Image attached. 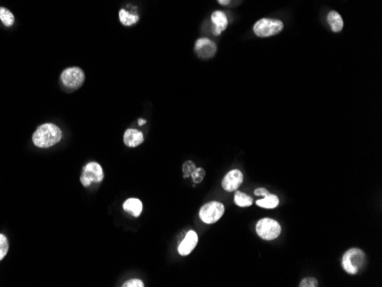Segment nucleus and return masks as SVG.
<instances>
[{
  "label": "nucleus",
  "mask_w": 382,
  "mask_h": 287,
  "mask_svg": "<svg viewBox=\"0 0 382 287\" xmlns=\"http://www.w3.org/2000/svg\"><path fill=\"white\" fill-rule=\"evenodd\" d=\"M62 140V130L54 124H44L36 129L32 135V142L37 148H51Z\"/></svg>",
  "instance_id": "obj_1"
},
{
  "label": "nucleus",
  "mask_w": 382,
  "mask_h": 287,
  "mask_svg": "<svg viewBox=\"0 0 382 287\" xmlns=\"http://www.w3.org/2000/svg\"><path fill=\"white\" fill-rule=\"evenodd\" d=\"M366 262V255L360 248H350L343 254L342 268L349 274H357Z\"/></svg>",
  "instance_id": "obj_2"
},
{
  "label": "nucleus",
  "mask_w": 382,
  "mask_h": 287,
  "mask_svg": "<svg viewBox=\"0 0 382 287\" xmlns=\"http://www.w3.org/2000/svg\"><path fill=\"white\" fill-rule=\"evenodd\" d=\"M284 29V23L277 19H261L254 24L253 31L260 38L275 36Z\"/></svg>",
  "instance_id": "obj_3"
},
{
  "label": "nucleus",
  "mask_w": 382,
  "mask_h": 287,
  "mask_svg": "<svg viewBox=\"0 0 382 287\" xmlns=\"http://www.w3.org/2000/svg\"><path fill=\"white\" fill-rule=\"evenodd\" d=\"M256 231L258 236L264 240H274L279 237L282 232V227L276 220L273 219H261L258 221L256 225Z\"/></svg>",
  "instance_id": "obj_4"
},
{
  "label": "nucleus",
  "mask_w": 382,
  "mask_h": 287,
  "mask_svg": "<svg viewBox=\"0 0 382 287\" xmlns=\"http://www.w3.org/2000/svg\"><path fill=\"white\" fill-rule=\"evenodd\" d=\"M61 81L69 91H76V89L83 86L85 81V73L78 67L68 68L61 73Z\"/></svg>",
  "instance_id": "obj_5"
},
{
  "label": "nucleus",
  "mask_w": 382,
  "mask_h": 287,
  "mask_svg": "<svg viewBox=\"0 0 382 287\" xmlns=\"http://www.w3.org/2000/svg\"><path fill=\"white\" fill-rule=\"evenodd\" d=\"M224 213L223 204L219 202H209L203 205L199 210V217L204 223L213 224L222 217Z\"/></svg>",
  "instance_id": "obj_6"
},
{
  "label": "nucleus",
  "mask_w": 382,
  "mask_h": 287,
  "mask_svg": "<svg viewBox=\"0 0 382 287\" xmlns=\"http://www.w3.org/2000/svg\"><path fill=\"white\" fill-rule=\"evenodd\" d=\"M104 174L103 168L98 163L90 162L84 167L80 176V182L85 188L89 187L92 183H101L103 181Z\"/></svg>",
  "instance_id": "obj_7"
},
{
  "label": "nucleus",
  "mask_w": 382,
  "mask_h": 287,
  "mask_svg": "<svg viewBox=\"0 0 382 287\" xmlns=\"http://www.w3.org/2000/svg\"><path fill=\"white\" fill-rule=\"evenodd\" d=\"M195 52L200 59H211L216 53V45L208 38H199L195 44Z\"/></svg>",
  "instance_id": "obj_8"
},
{
  "label": "nucleus",
  "mask_w": 382,
  "mask_h": 287,
  "mask_svg": "<svg viewBox=\"0 0 382 287\" xmlns=\"http://www.w3.org/2000/svg\"><path fill=\"white\" fill-rule=\"evenodd\" d=\"M244 176L239 170H232L225 174L222 180V188L228 192H233L238 190L240 184L243 183Z\"/></svg>",
  "instance_id": "obj_9"
},
{
  "label": "nucleus",
  "mask_w": 382,
  "mask_h": 287,
  "mask_svg": "<svg viewBox=\"0 0 382 287\" xmlns=\"http://www.w3.org/2000/svg\"><path fill=\"white\" fill-rule=\"evenodd\" d=\"M197 244H198V235H197L194 230L188 231L186 237H184V239L181 241V244L179 245L178 251L180 253V255L182 256L189 255V254L194 251Z\"/></svg>",
  "instance_id": "obj_10"
},
{
  "label": "nucleus",
  "mask_w": 382,
  "mask_h": 287,
  "mask_svg": "<svg viewBox=\"0 0 382 287\" xmlns=\"http://www.w3.org/2000/svg\"><path fill=\"white\" fill-rule=\"evenodd\" d=\"M145 141V135L139 129L129 128L124 134V143L129 148H137Z\"/></svg>",
  "instance_id": "obj_11"
},
{
  "label": "nucleus",
  "mask_w": 382,
  "mask_h": 287,
  "mask_svg": "<svg viewBox=\"0 0 382 287\" xmlns=\"http://www.w3.org/2000/svg\"><path fill=\"white\" fill-rule=\"evenodd\" d=\"M122 208H124V211L129 213V214L133 215L134 217H139L142 213L143 205L141 200L138 198H129L125 200L124 205H122Z\"/></svg>",
  "instance_id": "obj_12"
},
{
  "label": "nucleus",
  "mask_w": 382,
  "mask_h": 287,
  "mask_svg": "<svg viewBox=\"0 0 382 287\" xmlns=\"http://www.w3.org/2000/svg\"><path fill=\"white\" fill-rule=\"evenodd\" d=\"M327 22L333 32H340L343 28V20L341 15L335 11H331L327 14Z\"/></svg>",
  "instance_id": "obj_13"
},
{
  "label": "nucleus",
  "mask_w": 382,
  "mask_h": 287,
  "mask_svg": "<svg viewBox=\"0 0 382 287\" xmlns=\"http://www.w3.org/2000/svg\"><path fill=\"white\" fill-rule=\"evenodd\" d=\"M211 20H212V23L214 24V27L219 29V30H221V31L225 30V29H227V27H228V18H227V15L223 13V12L215 11L214 13L212 14Z\"/></svg>",
  "instance_id": "obj_14"
},
{
  "label": "nucleus",
  "mask_w": 382,
  "mask_h": 287,
  "mask_svg": "<svg viewBox=\"0 0 382 287\" xmlns=\"http://www.w3.org/2000/svg\"><path fill=\"white\" fill-rule=\"evenodd\" d=\"M257 205L262 208H267V210H273V208H276L279 205V199L277 196L268 194L262 199L257 200Z\"/></svg>",
  "instance_id": "obj_15"
},
{
  "label": "nucleus",
  "mask_w": 382,
  "mask_h": 287,
  "mask_svg": "<svg viewBox=\"0 0 382 287\" xmlns=\"http://www.w3.org/2000/svg\"><path fill=\"white\" fill-rule=\"evenodd\" d=\"M118 16H119V21H120L122 26L131 27L133 26V24L139 22V15L130 13V12H127L126 10L119 11Z\"/></svg>",
  "instance_id": "obj_16"
},
{
  "label": "nucleus",
  "mask_w": 382,
  "mask_h": 287,
  "mask_svg": "<svg viewBox=\"0 0 382 287\" xmlns=\"http://www.w3.org/2000/svg\"><path fill=\"white\" fill-rule=\"evenodd\" d=\"M235 203L237 206L239 207H248L252 205L254 202L253 199L250 198L249 196L245 195L244 192H240V191H237L236 190V194H235Z\"/></svg>",
  "instance_id": "obj_17"
},
{
  "label": "nucleus",
  "mask_w": 382,
  "mask_h": 287,
  "mask_svg": "<svg viewBox=\"0 0 382 287\" xmlns=\"http://www.w3.org/2000/svg\"><path fill=\"white\" fill-rule=\"evenodd\" d=\"M0 21L3 22L4 26L6 27H12L14 24L15 18L13 13L11 11H8L7 8L0 7Z\"/></svg>",
  "instance_id": "obj_18"
},
{
  "label": "nucleus",
  "mask_w": 382,
  "mask_h": 287,
  "mask_svg": "<svg viewBox=\"0 0 382 287\" xmlns=\"http://www.w3.org/2000/svg\"><path fill=\"white\" fill-rule=\"evenodd\" d=\"M8 248H10V245H8L6 236L0 233V261L6 256V254L8 253Z\"/></svg>",
  "instance_id": "obj_19"
},
{
  "label": "nucleus",
  "mask_w": 382,
  "mask_h": 287,
  "mask_svg": "<svg viewBox=\"0 0 382 287\" xmlns=\"http://www.w3.org/2000/svg\"><path fill=\"white\" fill-rule=\"evenodd\" d=\"M190 176L192 178V180H194L195 184L200 183L205 178V171L202 167H196V170L192 172V174Z\"/></svg>",
  "instance_id": "obj_20"
},
{
  "label": "nucleus",
  "mask_w": 382,
  "mask_h": 287,
  "mask_svg": "<svg viewBox=\"0 0 382 287\" xmlns=\"http://www.w3.org/2000/svg\"><path fill=\"white\" fill-rule=\"evenodd\" d=\"M196 170V165L191 161H188L183 164L182 172H183V178L187 179L192 174V172Z\"/></svg>",
  "instance_id": "obj_21"
},
{
  "label": "nucleus",
  "mask_w": 382,
  "mask_h": 287,
  "mask_svg": "<svg viewBox=\"0 0 382 287\" xmlns=\"http://www.w3.org/2000/svg\"><path fill=\"white\" fill-rule=\"evenodd\" d=\"M300 287H316L318 286V281L313 277H307L300 281Z\"/></svg>",
  "instance_id": "obj_22"
},
{
  "label": "nucleus",
  "mask_w": 382,
  "mask_h": 287,
  "mask_svg": "<svg viewBox=\"0 0 382 287\" xmlns=\"http://www.w3.org/2000/svg\"><path fill=\"white\" fill-rule=\"evenodd\" d=\"M124 287H143L145 286V284H143L142 280L140 279H131V280H127L124 282V285H122Z\"/></svg>",
  "instance_id": "obj_23"
},
{
  "label": "nucleus",
  "mask_w": 382,
  "mask_h": 287,
  "mask_svg": "<svg viewBox=\"0 0 382 287\" xmlns=\"http://www.w3.org/2000/svg\"><path fill=\"white\" fill-rule=\"evenodd\" d=\"M268 194H269V191L267 190V189H265V188H259V189H256V190H254V195H256V196L266 197Z\"/></svg>",
  "instance_id": "obj_24"
},
{
  "label": "nucleus",
  "mask_w": 382,
  "mask_h": 287,
  "mask_svg": "<svg viewBox=\"0 0 382 287\" xmlns=\"http://www.w3.org/2000/svg\"><path fill=\"white\" fill-rule=\"evenodd\" d=\"M217 2H219L220 5L227 6V5H229V4H230V2H231V0H217Z\"/></svg>",
  "instance_id": "obj_25"
},
{
  "label": "nucleus",
  "mask_w": 382,
  "mask_h": 287,
  "mask_svg": "<svg viewBox=\"0 0 382 287\" xmlns=\"http://www.w3.org/2000/svg\"><path fill=\"white\" fill-rule=\"evenodd\" d=\"M146 122H147V121H146L145 119H140V120H139V125H140V126H143V125L146 124Z\"/></svg>",
  "instance_id": "obj_26"
}]
</instances>
